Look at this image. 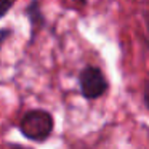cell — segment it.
<instances>
[{
  "mask_svg": "<svg viewBox=\"0 0 149 149\" xmlns=\"http://www.w3.org/2000/svg\"><path fill=\"white\" fill-rule=\"evenodd\" d=\"M144 101H146V106L149 107V82L146 84V88H144Z\"/></svg>",
  "mask_w": 149,
  "mask_h": 149,
  "instance_id": "obj_5",
  "label": "cell"
},
{
  "mask_svg": "<svg viewBox=\"0 0 149 149\" xmlns=\"http://www.w3.org/2000/svg\"><path fill=\"white\" fill-rule=\"evenodd\" d=\"M53 128V119L48 112L43 111H32L26 114L21 120V132L26 138L42 141L52 133Z\"/></svg>",
  "mask_w": 149,
  "mask_h": 149,
  "instance_id": "obj_1",
  "label": "cell"
},
{
  "mask_svg": "<svg viewBox=\"0 0 149 149\" xmlns=\"http://www.w3.org/2000/svg\"><path fill=\"white\" fill-rule=\"evenodd\" d=\"M8 36H10V31H0V47H2V43H3V40L7 39Z\"/></svg>",
  "mask_w": 149,
  "mask_h": 149,
  "instance_id": "obj_4",
  "label": "cell"
},
{
  "mask_svg": "<svg viewBox=\"0 0 149 149\" xmlns=\"http://www.w3.org/2000/svg\"><path fill=\"white\" fill-rule=\"evenodd\" d=\"M80 88L85 98H98L106 91L107 84L104 75L96 68H87L80 74Z\"/></svg>",
  "mask_w": 149,
  "mask_h": 149,
  "instance_id": "obj_2",
  "label": "cell"
},
{
  "mask_svg": "<svg viewBox=\"0 0 149 149\" xmlns=\"http://www.w3.org/2000/svg\"><path fill=\"white\" fill-rule=\"evenodd\" d=\"M10 0H0V16H3L10 8Z\"/></svg>",
  "mask_w": 149,
  "mask_h": 149,
  "instance_id": "obj_3",
  "label": "cell"
}]
</instances>
